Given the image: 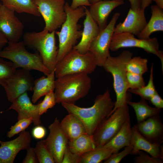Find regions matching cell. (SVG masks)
<instances>
[{
	"instance_id": "obj_43",
	"label": "cell",
	"mask_w": 163,
	"mask_h": 163,
	"mask_svg": "<svg viewBox=\"0 0 163 163\" xmlns=\"http://www.w3.org/2000/svg\"><path fill=\"white\" fill-rule=\"evenodd\" d=\"M91 4L89 0H72L70 6L75 9L80 6H89Z\"/></svg>"
},
{
	"instance_id": "obj_5",
	"label": "cell",
	"mask_w": 163,
	"mask_h": 163,
	"mask_svg": "<svg viewBox=\"0 0 163 163\" xmlns=\"http://www.w3.org/2000/svg\"><path fill=\"white\" fill-rule=\"evenodd\" d=\"M55 32L43 29L39 32H27L23 36L25 46L38 52L43 64L50 72L55 70L58 62V48L56 45Z\"/></svg>"
},
{
	"instance_id": "obj_27",
	"label": "cell",
	"mask_w": 163,
	"mask_h": 163,
	"mask_svg": "<svg viewBox=\"0 0 163 163\" xmlns=\"http://www.w3.org/2000/svg\"><path fill=\"white\" fill-rule=\"evenodd\" d=\"M68 147L71 151L81 156L94 149L96 146L93 135L85 133L74 140L69 141Z\"/></svg>"
},
{
	"instance_id": "obj_13",
	"label": "cell",
	"mask_w": 163,
	"mask_h": 163,
	"mask_svg": "<svg viewBox=\"0 0 163 163\" xmlns=\"http://www.w3.org/2000/svg\"><path fill=\"white\" fill-rule=\"evenodd\" d=\"M50 130L47 137L43 141L52 155L56 163H62L69 140L61 128L57 117L48 126Z\"/></svg>"
},
{
	"instance_id": "obj_17",
	"label": "cell",
	"mask_w": 163,
	"mask_h": 163,
	"mask_svg": "<svg viewBox=\"0 0 163 163\" xmlns=\"http://www.w3.org/2000/svg\"><path fill=\"white\" fill-rule=\"evenodd\" d=\"M145 11L141 8L134 10L130 8L123 21L115 26L114 33L127 32L137 36L147 23Z\"/></svg>"
},
{
	"instance_id": "obj_37",
	"label": "cell",
	"mask_w": 163,
	"mask_h": 163,
	"mask_svg": "<svg viewBox=\"0 0 163 163\" xmlns=\"http://www.w3.org/2000/svg\"><path fill=\"white\" fill-rule=\"evenodd\" d=\"M133 147L131 145L125 147L124 149L120 152L113 153L107 159L104 161V163H119L122 159L129 154H131Z\"/></svg>"
},
{
	"instance_id": "obj_23",
	"label": "cell",
	"mask_w": 163,
	"mask_h": 163,
	"mask_svg": "<svg viewBox=\"0 0 163 163\" xmlns=\"http://www.w3.org/2000/svg\"><path fill=\"white\" fill-rule=\"evenodd\" d=\"M151 8V18L143 29L137 36L139 39H148L154 32L163 31V9L156 5H152Z\"/></svg>"
},
{
	"instance_id": "obj_41",
	"label": "cell",
	"mask_w": 163,
	"mask_h": 163,
	"mask_svg": "<svg viewBox=\"0 0 163 163\" xmlns=\"http://www.w3.org/2000/svg\"><path fill=\"white\" fill-rule=\"evenodd\" d=\"M46 134L45 128L40 125L36 126L32 130V134L34 138L37 139L43 138Z\"/></svg>"
},
{
	"instance_id": "obj_12",
	"label": "cell",
	"mask_w": 163,
	"mask_h": 163,
	"mask_svg": "<svg viewBox=\"0 0 163 163\" xmlns=\"http://www.w3.org/2000/svg\"><path fill=\"white\" fill-rule=\"evenodd\" d=\"M30 72L17 69L3 86L9 101L12 103L24 93L32 90L34 79Z\"/></svg>"
},
{
	"instance_id": "obj_39",
	"label": "cell",
	"mask_w": 163,
	"mask_h": 163,
	"mask_svg": "<svg viewBox=\"0 0 163 163\" xmlns=\"http://www.w3.org/2000/svg\"><path fill=\"white\" fill-rule=\"evenodd\" d=\"M80 156L71 151L68 146L64 152L62 163H80Z\"/></svg>"
},
{
	"instance_id": "obj_7",
	"label": "cell",
	"mask_w": 163,
	"mask_h": 163,
	"mask_svg": "<svg viewBox=\"0 0 163 163\" xmlns=\"http://www.w3.org/2000/svg\"><path fill=\"white\" fill-rule=\"evenodd\" d=\"M97 65L95 59L89 51L82 54L72 49L57 63L55 69L56 78L67 75L93 72Z\"/></svg>"
},
{
	"instance_id": "obj_15",
	"label": "cell",
	"mask_w": 163,
	"mask_h": 163,
	"mask_svg": "<svg viewBox=\"0 0 163 163\" xmlns=\"http://www.w3.org/2000/svg\"><path fill=\"white\" fill-rule=\"evenodd\" d=\"M31 136L28 131L21 132L18 137L0 144V163H13L19 152L27 150L30 147Z\"/></svg>"
},
{
	"instance_id": "obj_46",
	"label": "cell",
	"mask_w": 163,
	"mask_h": 163,
	"mask_svg": "<svg viewBox=\"0 0 163 163\" xmlns=\"http://www.w3.org/2000/svg\"><path fill=\"white\" fill-rule=\"evenodd\" d=\"M141 8L145 10L152 3V0H140Z\"/></svg>"
},
{
	"instance_id": "obj_22",
	"label": "cell",
	"mask_w": 163,
	"mask_h": 163,
	"mask_svg": "<svg viewBox=\"0 0 163 163\" xmlns=\"http://www.w3.org/2000/svg\"><path fill=\"white\" fill-rule=\"evenodd\" d=\"M61 129L69 141H72L81 135L87 133L85 127L76 115L69 113L60 122Z\"/></svg>"
},
{
	"instance_id": "obj_38",
	"label": "cell",
	"mask_w": 163,
	"mask_h": 163,
	"mask_svg": "<svg viewBox=\"0 0 163 163\" xmlns=\"http://www.w3.org/2000/svg\"><path fill=\"white\" fill-rule=\"evenodd\" d=\"M138 155L134 159L135 163H162L163 159L160 158L153 157L147 153L139 151Z\"/></svg>"
},
{
	"instance_id": "obj_49",
	"label": "cell",
	"mask_w": 163,
	"mask_h": 163,
	"mask_svg": "<svg viewBox=\"0 0 163 163\" xmlns=\"http://www.w3.org/2000/svg\"><path fill=\"white\" fill-rule=\"evenodd\" d=\"M1 141L0 140V143L1 142Z\"/></svg>"
},
{
	"instance_id": "obj_21",
	"label": "cell",
	"mask_w": 163,
	"mask_h": 163,
	"mask_svg": "<svg viewBox=\"0 0 163 163\" xmlns=\"http://www.w3.org/2000/svg\"><path fill=\"white\" fill-rule=\"evenodd\" d=\"M85 11V18L83 22L84 27L81 40L73 48L82 54L89 51L92 42L100 32L98 25L91 16L86 7Z\"/></svg>"
},
{
	"instance_id": "obj_24",
	"label": "cell",
	"mask_w": 163,
	"mask_h": 163,
	"mask_svg": "<svg viewBox=\"0 0 163 163\" xmlns=\"http://www.w3.org/2000/svg\"><path fill=\"white\" fill-rule=\"evenodd\" d=\"M54 71L51 72L46 77L42 76L34 80L32 97L33 103H36L40 97L49 92L54 91L56 80Z\"/></svg>"
},
{
	"instance_id": "obj_29",
	"label": "cell",
	"mask_w": 163,
	"mask_h": 163,
	"mask_svg": "<svg viewBox=\"0 0 163 163\" xmlns=\"http://www.w3.org/2000/svg\"><path fill=\"white\" fill-rule=\"evenodd\" d=\"M114 152L104 146L94 149L81 155L80 163H99L108 158Z\"/></svg>"
},
{
	"instance_id": "obj_11",
	"label": "cell",
	"mask_w": 163,
	"mask_h": 163,
	"mask_svg": "<svg viewBox=\"0 0 163 163\" xmlns=\"http://www.w3.org/2000/svg\"><path fill=\"white\" fill-rule=\"evenodd\" d=\"M119 12L115 13L106 27L100 31L92 42L89 49L94 57L97 66L102 67L107 58L110 56V45L116 23L120 16Z\"/></svg>"
},
{
	"instance_id": "obj_28",
	"label": "cell",
	"mask_w": 163,
	"mask_h": 163,
	"mask_svg": "<svg viewBox=\"0 0 163 163\" xmlns=\"http://www.w3.org/2000/svg\"><path fill=\"white\" fill-rule=\"evenodd\" d=\"M126 103L133 108L137 123L144 121L150 117L158 115L161 112V109L150 106L146 100L142 98L138 102H132L128 100Z\"/></svg>"
},
{
	"instance_id": "obj_45",
	"label": "cell",
	"mask_w": 163,
	"mask_h": 163,
	"mask_svg": "<svg viewBox=\"0 0 163 163\" xmlns=\"http://www.w3.org/2000/svg\"><path fill=\"white\" fill-rule=\"evenodd\" d=\"M8 43V41L5 36L0 32V50Z\"/></svg>"
},
{
	"instance_id": "obj_42",
	"label": "cell",
	"mask_w": 163,
	"mask_h": 163,
	"mask_svg": "<svg viewBox=\"0 0 163 163\" xmlns=\"http://www.w3.org/2000/svg\"><path fill=\"white\" fill-rule=\"evenodd\" d=\"M155 107L161 109L163 108V100L156 92L149 101Z\"/></svg>"
},
{
	"instance_id": "obj_40",
	"label": "cell",
	"mask_w": 163,
	"mask_h": 163,
	"mask_svg": "<svg viewBox=\"0 0 163 163\" xmlns=\"http://www.w3.org/2000/svg\"><path fill=\"white\" fill-rule=\"evenodd\" d=\"M26 156L23 161V163H39L34 148L30 147L27 150Z\"/></svg>"
},
{
	"instance_id": "obj_32",
	"label": "cell",
	"mask_w": 163,
	"mask_h": 163,
	"mask_svg": "<svg viewBox=\"0 0 163 163\" xmlns=\"http://www.w3.org/2000/svg\"><path fill=\"white\" fill-rule=\"evenodd\" d=\"M17 69L12 62L6 61L0 57V85L3 86Z\"/></svg>"
},
{
	"instance_id": "obj_48",
	"label": "cell",
	"mask_w": 163,
	"mask_h": 163,
	"mask_svg": "<svg viewBox=\"0 0 163 163\" xmlns=\"http://www.w3.org/2000/svg\"><path fill=\"white\" fill-rule=\"evenodd\" d=\"M102 0H89L91 4L93 3Z\"/></svg>"
},
{
	"instance_id": "obj_10",
	"label": "cell",
	"mask_w": 163,
	"mask_h": 163,
	"mask_svg": "<svg viewBox=\"0 0 163 163\" xmlns=\"http://www.w3.org/2000/svg\"><path fill=\"white\" fill-rule=\"evenodd\" d=\"M44 21L43 29L52 32L61 27L66 18L65 0H35Z\"/></svg>"
},
{
	"instance_id": "obj_16",
	"label": "cell",
	"mask_w": 163,
	"mask_h": 163,
	"mask_svg": "<svg viewBox=\"0 0 163 163\" xmlns=\"http://www.w3.org/2000/svg\"><path fill=\"white\" fill-rule=\"evenodd\" d=\"M39 103L34 104L29 98L27 92L22 94L12 102L7 110L13 109L18 113V120L31 118L35 126L41 123L40 115L39 113Z\"/></svg>"
},
{
	"instance_id": "obj_18",
	"label": "cell",
	"mask_w": 163,
	"mask_h": 163,
	"mask_svg": "<svg viewBox=\"0 0 163 163\" xmlns=\"http://www.w3.org/2000/svg\"><path fill=\"white\" fill-rule=\"evenodd\" d=\"M124 3L123 0H102L91 4L88 10L100 31L107 26V19L112 11Z\"/></svg>"
},
{
	"instance_id": "obj_4",
	"label": "cell",
	"mask_w": 163,
	"mask_h": 163,
	"mask_svg": "<svg viewBox=\"0 0 163 163\" xmlns=\"http://www.w3.org/2000/svg\"><path fill=\"white\" fill-rule=\"evenodd\" d=\"M133 56V53L130 51L124 50L117 56H110L102 67L107 72L111 74L113 78V87L116 100L111 114L129 100L127 93L128 87L126 66Z\"/></svg>"
},
{
	"instance_id": "obj_34",
	"label": "cell",
	"mask_w": 163,
	"mask_h": 163,
	"mask_svg": "<svg viewBox=\"0 0 163 163\" xmlns=\"http://www.w3.org/2000/svg\"><path fill=\"white\" fill-rule=\"evenodd\" d=\"M32 123L31 118L21 119L19 120L10 128V130L8 132L7 136L10 138L15 135L25 131Z\"/></svg>"
},
{
	"instance_id": "obj_19",
	"label": "cell",
	"mask_w": 163,
	"mask_h": 163,
	"mask_svg": "<svg viewBox=\"0 0 163 163\" xmlns=\"http://www.w3.org/2000/svg\"><path fill=\"white\" fill-rule=\"evenodd\" d=\"M150 142L161 144L163 141V125L159 115L150 117L134 126Z\"/></svg>"
},
{
	"instance_id": "obj_3",
	"label": "cell",
	"mask_w": 163,
	"mask_h": 163,
	"mask_svg": "<svg viewBox=\"0 0 163 163\" xmlns=\"http://www.w3.org/2000/svg\"><path fill=\"white\" fill-rule=\"evenodd\" d=\"M88 75L73 74L57 78L54 92L56 103L75 104L86 96L91 87V79Z\"/></svg>"
},
{
	"instance_id": "obj_47",
	"label": "cell",
	"mask_w": 163,
	"mask_h": 163,
	"mask_svg": "<svg viewBox=\"0 0 163 163\" xmlns=\"http://www.w3.org/2000/svg\"><path fill=\"white\" fill-rule=\"evenodd\" d=\"M159 8L163 9V0H152Z\"/></svg>"
},
{
	"instance_id": "obj_8",
	"label": "cell",
	"mask_w": 163,
	"mask_h": 163,
	"mask_svg": "<svg viewBox=\"0 0 163 163\" xmlns=\"http://www.w3.org/2000/svg\"><path fill=\"white\" fill-rule=\"evenodd\" d=\"M127 103L117 108L100 126L93 135L96 146H104L118 133L125 123L130 119Z\"/></svg>"
},
{
	"instance_id": "obj_14",
	"label": "cell",
	"mask_w": 163,
	"mask_h": 163,
	"mask_svg": "<svg viewBox=\"0 0 163 163\" xmlns=\"http://www.w3.org/2000/svg\"><path fill=\"white\" fill-rule=\"evenodd\" d=\"M14 12L0 4V32L10 43L19 42L24 31V25Z\"/></svg>"
},
{
	"instance_id": "obj_44",
	"label": "cell",
	"mask_w": 163,
	"mask_h": 163,
	"mask_svg": "<svg viewBox=\"0 0 163 163\" xmlns=\"http://www.w3.org/2000/svg\"><path fill=\"white\" fill-rule=\"evenodd\" d=\"M130 2L131 8L136 10L141 8L140 0H128Z\"/></svg>"
},
{
	"instance_id": "obj_9",
	"label": "cell",
	"mask_w": 163,
	"mask_h": 163,
	"mask_svg": "<svg viewBox=\"0 0 163 163\" xmlns=\"http://www.w3.org/2000/svg\"><path fill=\"white\" fill-rule=\"evenodd\" d=\"M133 47L141 48L148 53L156 55L160 59L163 69V52L159 49V44L156 37L145 40L137 38L133 34L129 33H113L110 50L116 51L121 48Z\"/></svg>"
},
{
	"instance_id": "obj_31",
	"label": "cell",
	"mask_w": 163,
	"mask_h": 163,
	"mask_svg": "<svg viewBox=\"0 0 163 163\" xmlns=\"http://www.w3.org/2000/svg\"><path fill=\"white\" fill-rule=\"evenodd\" d=\"M148 60L140 56L132 57L126 66L127 72L143 75L148 70Z\"/></svg>"
},
{
	"instance_id": "obj_2",
	"label": "cell",
	"mask_w": 163,
	"mask_h": 163,
	"mask_svg": "<svg viewBox=\"0 0 163 163\" xmlns=\"http://www.w3.org/2000/svg\"><path fill=\"white\" fill-rule=\"evenodd\" d=\"M85 7L80 6L73 9L68 2L65 3L66 20L62 25L60 31L55 32L59 39L58 62L73 49L78 40L81 38L82 30L78 22L85 15Z\"/></svg>"
},
{
	"instance_id": "obj_20",
	"label": "cell",
	"mask_w": 163,
	"mask_h": 163,
	"mask_svg": "<svg viewBox=\"0 0 163 163\" xmlns=\"http://www.w3.org/2000/svg\"><path fill=\"white\" fill-rule=\"evenodd\" d=\"M130 145L133 147L131 155L137 154L139 151L143 150L153 157L163 159L162 145L147 140L134 126L132 128Z\"/></svg>"
},
{
	"instance_id": "obj_25",
	"label": "cell",
	"mask_w": 163,
	"mask_h": 163,
	"mask_svg": "<svg viewBox=\"0 0 163 163\" xmlns=\"http://www.w3.org/2000/svg\"><path fill=\"white\" fill-rule=\"evenodd\" d=\"M132 128L129 119L125 123L116 135L103 146L112 149L114 153L119 152L123 147L130 145Z\"/></svg>"
},
{
	"instance_id": "obj_1",
	"label": "cell",
	"mask_w": 163,
	"mask_h": 163,
	"mask_svg": "<svg viewBox=\"0 0 163 163\" xmlns=\"http://www.w3.org/2000/svg\"><path fill=\"white\" fill-rule=\"evenodd\" d=\"M69 113L77 116L84 124L87 134L93 135L101 123L110 115L115 102L107 88L96 97L94 104L89 107H82L75 104L61 103Z\"/></svg>"
},
{
	"instance_id": "obj_6",
	"label": "cell",
	"mask_w": 163,
	"mask_h": 163,
	"mask_svg": "<svg viewBox=\"0 0 163 163\" xmlns=\"http://www.w3.org/2000/svg\"><path fill=\"white\" fill-rule=\"evenodd\" d=\"M8 45L0 50V57L10 60L17 68H20L30 71L36 70L46 76L51 72L43 63L38 52L32 53L25 48L23 41L17 43L8 42Z\"/></svg>"
},
{
	"instance_id": "obj_26",
	"label": "cell",
	"mask_w": 163,
	"mask_h": 163,
	"mask_svg": "<svg viewBox=\"0 0 163 163\" xmlns=\"http://www.w3.org/2000/svg\"><path fill=\"white\" fill-rule=\"evenodd\" d=\"M4 6L19 13H26L37 17L40 14L35 0H1Z\"/></svg>"
},
{
	"instance_id": "obj_33",
	"label": "cell",
	"mask_w": 163,
	"mask_h": 163,
	"mask_svg": "<svg viewBox=\"0 0 163 163\" xmlns=\"http://www.w3.org/2000/svg\"><path fill=\"white\" fill-rule=\"evenodd\" d=\"M34 148L39 163H55L52 155L44 144L43 140L38 142Z\"/></svg>"
},
{
	"instance_id": "obj_36",
	"label": "cell",
	"mask_w": 163,
	"mask_h": 163,
	"mask_svg": "<svg viewBox=\"0 0 163 163\" xmlns=\"http://www.w3.org/2000/svg\"><path fill=\"white\" fill-rule=\"evenodd\" d=\"M39 103V113L41 116L46 113L49 109L53 108L56 104L54 91L45 95L43 100Z\"/></svg>"
},
{
	"instance_id": "obj_30",
	"label": "cell",
	"mask_w": 163,
	"mask_h": 163,
	"mask_svg": "<svg viewBox=\"0 0 163 163\" xmlns=\"http://www.w3.org/2000/svg\"><path fill=\"white\" fill-rule=\"evenodd\" d=\"M153 67L152 63L151 68L149 80L146 85L138 88L129 89L128 91L139 95L141 98L149 101L150 98L157 92L153 82Z\"/></svg>"
},
{
	"instance_id": "obj_35",
	"label": "cell",
	"mask_w": 163,
	"mask_h": 163,
	"mask_svg": "<svg viewBox=\"0 0 163 163\" xmlns=\"http://www.w3.org/2000/svg\"><path fill=\"white\" fill-rule=\"evenodd\" d=\"M126 78L129 89H134L145 85L142 75L127 72Z\"/></svg>"
}]
</instances>
